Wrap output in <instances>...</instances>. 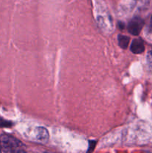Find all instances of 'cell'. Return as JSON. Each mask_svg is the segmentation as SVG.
<instances>
[{
  "label": "cell",
  "instance_id": "obj_7",
  "mask_svg": "<svg viewBox=\"0 0 152 153\" xmlns=\"http://www.w3.org/2000/svg\"><path fill=\"white\" fill-rule=\"evenodd\" d=\"M10 126H11V123L5 120H3L2 118H0V127H6Z\"/></svg>",
  "mask_w": 152,
  "mask_h": 153
},
{
  "label": "cell",
  "instance_id": "obj_2",
  "mask_svg": "<svg viewBox=\"0 0 152 153\" xmlns=\"http://www.w3.org/2000/svg\"><path fill=\"white\" fill-rule=\"evenodd\" d=\"M144 25V21L139 17H134L131 19L128 25V31L133 35H138Z\"/></svg>",
  "mask_w": 152,
  "mask_h": 153
},
{
  "label": "cell",
  "instance_id": "obj_1",
  "mask_svg": "<svg viewBox=\"0 0 152 153\" xmlns=\"http://www.w3.org/2000/svg\"><path fill=\"white\" fill-rule=\"evenodd\" d=\"M24 145L18 139L7 134L0 136V151L4 152H25Z\"/></svg>",
  "mask_w": 152,
  "mask_h": 153
},
{
  "label": "cell",
  "instance_id": "obj_3",
  "mask_svg": "<svg viewBox=\"0 0 152 153\" xmlns=\"http://www.w3.org/2000/svg\"><path fill=\"white\" fill-rule=\"evenodd\" d=\"M131 50L134 54H141L145 51L144 42L140 38L134 39L131 45Z\"/></svg>",
  "mask_w": 152,
  "mask_h": 153
},
{
  "label": "cell",
  "instance_id": "obj_5",
  "mask_svg": "<svg viewBox=\"0 0 152 153\" xmlns=\"http://www.w3.org/2000/svg\"><path fill=\"white\" fill-rule=\"evenodd\" d=\"M118 41H119V46L122 49H127L130 43V37L128 36L119 34L118 36Z\"/></svg>",
  "mask_w": 152,
  "mask_h": 153
},
{
  "label": "cell",
  "instance_id": "obj_4",
  "mask_svg": "<svg viewBox=\"0 0 152 153\" xmlns=\"http://www.w3.org/2000/svg\"><path fill=\"white\" fill-rule=\"evenodd\" d=\"M36 138L39 141L47 142L48 139H49V133H48L47 130L44 128H37Z\"/></svg>",
  "mask_w": 152,
  "mask_h": 153
},
{
  "label": "cell",
  "instance_id": "obj_6",
  "mask_svg": "<svg viewBox=\"0 0 152 153\" xmlns=\"http://www.w3.org/2000/svg\"><path fill=\"white\" fill-rule=\"evenodd\" d=\"M147 64L148 68L152 71V51H150L147 55Z\"/></svg>",
  "mask_w": 152,
  "mask_h": 153
}]
</instances>
